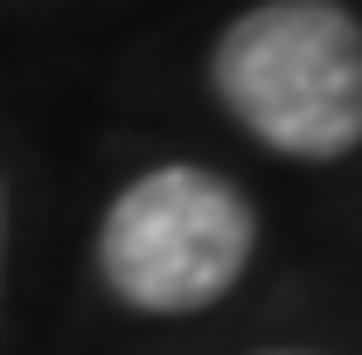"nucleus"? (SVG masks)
Wrapping results in <instances>:
<instances>
[{"label": "nucleus", "mask_w": 362, "mask_h": 355, "mask_svg": "<svg viewBox=\"0 0 362 355\" xmlns=\"http://www.w3.org/2000/svg\"><path fill=\"white\" fill-rule=\"evenodd\" d=\"M209 77L272 153L341 161L362 146V21L341 0H258L216 35Z\"/></svg>", "instance_id": "1"}, {"label": "nucleus", "mask_w": 362, "mask_h": 355, "mask_svg": "<svg viewBox=\"0 0 362 355\" xmlns=\"http://www.w3.org/2000/svg\"><path fill=\"white\" fill-rule=\"evenodd\" d=\"M258 216L209 168L168 161L112 195L98 223V279L133 313H202L251 265Z\"/></svg>", "instance_id": "2"}, {"label": "nucleus", "mask_w": 362, "mask_h": 355, "mask_svg": "<svg viewBox=\"0 0 362 355\" xmlns=\"http://www.w3.org/2000/svg\"><path fill=\"white\" fill-rule=\"evenodd\" d=\"M0 244H7V209H0Z\"/></svg>", "instance_id": "3"}, {"label": "nucleus", "mask_w": 362, "mask_h": 355, "mask_svg": "<svg viewBox=\"0 0 362 355\" xmlns=\"http://www.w3.org/2000/svg\"><path fill=\"white\" fill-rule=\"evenodd\" d=\"M265 355H293V349H265Z\"/></svg>", "instance_id": "4"}]
</instances>
